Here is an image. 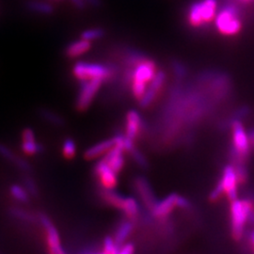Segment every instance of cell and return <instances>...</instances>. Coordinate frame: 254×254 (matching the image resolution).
<instances>
[{"label": "cell", "instance_id": "obj_1", "mask_svg": "<svg viewBox=\"0 0 254 254\" xmlns=\"http://www.w3.org/2000/svg\"><path fill=\"white\" fill-rule=\"evenodd\" d=\"M156 73V65L153 61L141 59L136 62L134 71L131 74V91L136 99H141L147 90L148 84L153 80Z\"/></svg>", "mask_w": 254, "mask_h": 254}, {"label": "cell", "instance_id": "obj_2", "mask_svg": "<svg viewBox=\"0 0 254 254\" xmlns=\"http://www.w3.org/2000/svg\"><path fill=\"white\" fill-rule=\"evenodd\" d=\"M214 21L218 32L223 36H236L242 29L240 11L233 4H227L219 9Z\"/></svg>", "mask_w": 254, "mask_h": 254}, {"label": "cell", "instance_id": "obj_3", "mask_svg": "<svg viewBox=\"0 0 254 254\" xmlns=\"http://www.w3.org/2000/svg\"><path fill=\"white\" fill-rule=\"evenodd\" d=\"M254 210L253 201L248 200H236L231 204V221L232 233L236 240H240L244 234L246 223L249 221L251 213Z\"/></svg>", "mask_w": 254, "mask_h": 254}, {"label": "cell", "instance_id": "obj_4", "mask_svg": "<svg viewBox=\"0 0 254 254\" xmlns=\"http://www.w3.org/2000/svg\"><path fill=\"white\" fill-rule=\"evenodd\" d=\"M73 73L74 77L79 81L92 79H101L105 81L111 76V70L103 64L78 62L73 66Z\"/></svg>", "mask_w": 254, "mask_h": 254}, {"label": "cell", "instance_id": "obj_5", "mask_svg": "<svg viewBox=\"0 0 254 254\" xmlns=\"http://www.w3.org/2000/svg\"><path fill=\"white\" fill-rule=\"evenodd\" d=\"M102 197L105 202L121 210L129 218H136L139 212L138 203L134 198L124 197L113 190H104Z\"/></svg>", "mask_w": 254, "mask_h": 254}, {"label": "cell", "instance_id": "obj_6", "mask_svg": "<svg viewBox=\"0 0 254 254\" xmlns=\"http://www.w3.org/2000/svg\"><path fill=\"white\" fill-rule=\"evenodd\" d=\"M103 83L104 81L101 79L82 81L81 87L76 98V108L78 110H86L91 106Z\"/></svg>", "mask_w": 254, "mask_h": 254}, {"label": "cell", "instance_id": "obj_7", "mask_svg": "<svg viewBox=\"0 0 254 254\" xmlns=\"http://www.w3.org/2000/svg\"><path fill=\"white\" fill-rule=\"evenodd\" d=\"M233 147L239 159H245L250 151V137L247 135L243 125L239 121L233 123Z\"/></svg>", "mask_w": 254, "mask_h": 254}, {"label": "cell", "instance_id": "obj_8", "mask_svg": "<svg viewBox=\"0 0 254 254\" xmlns=\"http://www.w3.org/2000/svg\"><path fill=\"white\" fill-rule=\"evenodd\" d=\"M40 220L46 231V244L49 253L53 254H64L65 251L62 245L61 237L52 221L46 215H42L40 217Z\"/></svg>", "mask_w": 254, "mask_h": 254}, {"label": "cell", "instance_id": "obj_9", "mask_svg": "<svg viewBox=\"0 0 254 254\" xmlns=\"http://www.w3.org/2000/svg\"><path fill=\"white\" fill-rule=\"evenodd\" d=\"M95 174L104 190H114L118 185V173L114 172L103 159L96 164Z\"/></svg>", "mask_w": 254, "mask_h": 254}, {"label": "cell", "instance_id": "obj_10", "mask_svg": "<svg viewBox=\"0 0 254 254\" xmlns=\"http://www.w3.org/2000/svg\"><path fill=\"white\" fill-rule=\"evenodd\" d=\"M222 186L224 193L227 195L228 199L233 201L237 199V184L239 183L236 168L233 166H226L223 170L222 178L219 182Z\"/></svg>", "mask_w": 254, "mask_h": 254}, {"label": "cell", "instance_id": "obj_11", "mask_svg": "<svg viewBox=\"0 0 254 254\" xmlns=\"http://www.w3.org/2000/svg\"><path fill=\"white\" fill-rule=\"evenodd\" d=\"M166 80V74L162 71L157 72L154 75L153 80L150 82L149 86L147 87L145 93L139 100L140 106L143 108L149 107L153 102H154L157 93L161 90L162 86L164 85V82Z\"/></svg>", "mask_w": 254, "mask_h": 254}, {"label": "cell", "instance_id": "obj_12", "mask_svg": "<svg viewBox=\"0 0 254 254\" xmlns=\"http://www.w3.org/2000/svg\"><path fill=\"white\" fill-rule=\"evenodd\" d=\"M135 189L139 199L146 207L153 208L157 200L155 199L154 191L152 190L149 182L144 177H137L135 180Z\"/></svg>", "mask_w": 254, "mask_h": 254}, {"label": "cell", "instance_id": "obj_13", "mask_svg": "<svg viewBox=\"0 0 254 254\" xmlns=\"http://www.w3.org/2000/svg\"><path fill=\"white\" fill-rule=\"evenodd\" d=\"M177 194H170L164 200L156 201L154 207L151 209L152 214L154 217L158 218H163L168 217L173 209L177 207V200H178Z\"/></svg>", "mask_w": 254, "mask_h": 254}, {"label": "cell", "instance_id": "obj_14", "mask_svg": "<svg viewBox=\"0 0 254 254\" xmlns=\"http://www.w3.org/2000/svg\"><path fill=\"white\" fill-rule=\"evenodd\" d=\"M125 152L126 151L123 147L114 144L109 152L105 154L103 160L108 164L114 172L119 173L125 166Z\"/></svg>", "mask_w": 254, "mask_h": 254}, {"label": "cell", "instance_id": "obj_15", "mask_svg": "<svg viewBox=\"0 0 254 254\" xmlns=\"http://www.w3.org/2000/svg\"><path fill=\"white\" fill-rule=\"evenodd\" d=\"M142 121L139 113L136 110H130L126 119V135L129 139L134 140L141 129Z\"/></svg>", "mask_w": 254, "mask_h": 254}, {"label": "cell", "instance_id": "obj_16", "mask_svg": "<svg viewBox=\"0 0 254 254\" xmlns=\"http://www.w3.org/2000/svg\"><path fill=\"white\" fill-rule=\"evenodd\" d=\"M22 151L27 155H34L42 151V147L38 144L34 132L27 128L22 133Z\"/></svg>", "mask_w": 254, "mask_h": 254}, {"label": "cell", "instance_id": "obj_17", "mask_svg": "<svg viewBox=\"0 0 254 254\" xmlns=\"http://www.w3.org/2000/svg\"><path fill=\"white\" fill-rule=\"evenodd\" d=\"M113 146H114L113 137L109 138V139H105V140L100 141L94 145L91 146L90 148H88L84 154L85 158L89 159V160L97 159L107 154Z\"/></svg>", "mask_w": 254, "mask_h": 254}, {"label": "cell", "instance_id": "obj_18", "mask_svg": "<svg viewBox=\"0 0 254 254\" xmlns=\"http://www.w3.org/2000/svg\"><path fill=\"white\" fill-rule=\"evenodd\" d=\"M200 14L204 25L213 22L218 13V1L217 0H200Z\"/></svg>", "mask_w": 254, "mask_h": 254}, {"label": "cell", "instance_id": "obj_19", "mask_svg": "<svg viewBox=\"0 0 254 254\" xmlns=\"http://www.w3.org/2000/svg\"><path fill=\"white\" fill-rule=\"evenodd\" d=\"M91 47V42L80 39L77 41H74L71 43L66 48V55L71 58V59H75L79 58L84 54H86Z\"/></svg>", "mask_w": 254, "mask_h": 254}, {"label": "cell", "instance_id": "obj_20", "mask_svg": "<svg viewBox=\"0 0 254 254\" xmlns=\"http://www.w3.org/2000/svg\"><path fill=\"white\" fill-rule=\"evenodd\" d=\"M0 155H2L9 162L14 164L21 170H24V171L29 170V165L27 164V161L25 159L19 157L18 155L13 154L7 146L0 144Z\"/></svg>", "mask_w": 254, "mask_h": 254}, {"label": "cell", "instance_id": "obj_21", "mask_svg": "<svg viewBox=\"0 0 254 254\" xmlns=\"http://www.w3.org/2000/svg\"><path fill=\"white\" fill-rule=\"evenodd\" d=\"M188 22L192 27H200L204 26L200 14V1L194 2L188 11Z\"/></svg>", "mask_w": 254, "mask_h": 254}, {"label": "cell", "instance_id": "obj_22", "mask_svg": "<svg viewBox=\"0 0 254 254\" xmlns=\"http://www.w3.org/2000/svg\"><path fill=\"white\" fill-rule=\"evenodd\" d=\"M132 230H133V224L129 220L123 221L119 225L118 229L115 233V237H114V239H115V241L118 244L119 247L123 245L124 243H126V240L132 233Z\"/></svg>", "mask_w": 254, "mask_h": 254}, {"label": "cell", "instance_id": "obj_23", "mask_svg": "<svg viewBox=\"0 0 254 254\" xmlns=\"http://www.w3.org/2000/svg\"><path fill=\"white\" fill-rule=\"evenodd\" d=\"M27 7L30 10L42 14H51L54 11V7L51 4L43 1H29Z\"/></svg>", "mask_w": 254, "mask_h": 254}, {"label": "cell", "instance_id": "obj_24", "mask_svg": "<svg viewBox=\"0 0 254 254\" xmlns=\"http://www.w3.org/2000/svg\"><path fill=\"white\" fill-rule=\"evenodd\" d=\"M10 195L20 202H27L29 199V193L27 192L26 188H23L19 185H13L9 189Z\"/></svg>", "mask_w": 254, "mask_h": 254}, {"label": "cell", "instance_id": "obj_25", "mask_svg": "<svg viewBox=\"0 0 254 254\" xmlns=\"http://www.w3.org/2000/svg\"><path fill=\"white\" fill-rule=\"evenodd\" d=\"M105 35V30L102 29L101 27H96V28H89L84 30L81 33V38L84 40L93 42L96 40H99L102 37Z\"/></svg>", "mask_w": 254, "mask_h": 254}, {"label": "cell", "instance_id": "obj_26", "mask_svg": "<svg viewBox=\"0 0 254 254\" xmlns=\"http://www.w3.org/2000/svg\"><path fill=\"white\" fill-rule=\"evenodd\" d=\"M76 154V145L75 142L71 138H67L64 140L63 144V154L67 159H72Z\"/></svg>", "mask_w": 254, "mask_h": 254}, {"label": "cell", "instance_id": "obj_27", "mask_svg": "<svg viewBox=\"0 0 254 254\" xmlns=\"http://www.w3.org/2000/svg\"><path fill=\"white\" fill-rule=\"evenodd\" d=\"M118 244L116 243L115 239L112 237H106L103 244V253L106 254H119Z\"/></svg>", "mask_w": 254, "mask_h": 254}, {"label": "cell", "instance_id": "obj_28", "mask_svg": "<svg viewBox=\"0 0 254 254\" xmlns=\"http://www.w3.org/2000/svg\"><path fill=\"white\" fill-rule=\"evenodd\" d=\"M42 116L46 121L49 122L52 125H55V126H62L64 124L63 118H61L59 115H57L56 113H53L49 110H43L42 111Z\"/></svg>", "mask_w": 254, "mask_h": 254}, {"label": "cell", "instance_id": "obj_29", "mask_svg": "<svg viewBox=\"0 0 254 254\" xmlns=\"http://www.w3.org/2000/svg\"><path fill=\"white\" fill-rule=\"evenodd\" d=\"M129 154H131L133 159L135 160V162H136L138 166H140V167H146V166H147V161H146V158L144 157V155L141 154V153L136 149V147H134V148L129 152Z\"/></svg>", "mask_w": 254, "mask_h": 254}, {"label": "cell", "instance_id": "obj_30", "mask_svg": "<svg viewBox=\"0 0 254 254\" xmlns=\"http://www.w3.org/2000/svg\"><path fill=\"white\" fill-rule=\"evenodd\" d=\"M223 193H224V191L222 189V186L220 183H218V186L215 188V190L211 192L209 199L210 200H217Z\"/></svg>", "mask_w": 254, "mask_h": 254}, {"label": "cell", "instance_id": "obj_31", "mask_svg": "<svg viewBox=\"0 0 254 254\" xmlns=\"http://www.w3.org/2000/svg\"><path fill=\"white\" fill-rule=\"evenodd\" d=\"M135 252V247L131 243H124L119 248V254H131Z\"/></svg>", "mask_w": 254, "mask_h": 254}, {"label": "cell", "instance_id": "obj_32", "mask_svg": "<svg viewBox=\"0 0 254 254\" xmlns=\"http://www.w3.org/2000/svg\"><path fill=\"white\" fill-rule=\"evenodd\" d=\"M12 214L16 217V218H22L24 220H33V218L31 215H29L27 212L23 211V210H20V209H15L12 211Z\"/></svg>", "mask_w": 254, "mask_h": 254}, {"label": "cell", "instance_id": "obj_33", "mask_svg": "<svg viewBox=\"0 0 254 254\" xmlns=\"http://www.w3.org/2000/svg\"><path fill=\"white\" fill-rule=\"evenodd\" d=\"M25 187H26V190H27V192L30 195H36L37 189L36 187H35V183L32 181L30 178H26V180H25Z\"/></svg>", "mask_w": 254, "mask_h": 254}, {"label": "cell", "instance_id": "obj_34", "mask_svg": "<svg viewBox=\"0 0 254 254\" xmlns=\"http://www.w3.org/2000/svg\"><path fill=\"white\" fill-rule=\"evenodd\" d=\"M73 3V6L75 8L79 9H85L87 8V3L84 0H70Z\"/></svg>", "mask_w": 254, "mask_h": 254}, {"label": "cell", "instance_id": "obj_35", "mask_svg": "<svg viewBox=\"0 0 254 254\" xmlns=\"http://www.w3.org/2000/svg\"><path fill=\"white\" fill-rule=\"evenodd\" d=\"M87 4L93 6V7H99L101 6V0H84Z\"/></svg>", "mask_w": 254, "mask_h": 254}, {"label": "cell", "instance_id": "obj_36", "mask_svg": "<svg viewBox=\"0 0 254 254\" xmlns=\"http://www.w3.org/2000/svg\"><path fill=\"white\" fill-rule=\"evenodd\" d=\"M251 241H252L253 245L254 246V231L252 233V235H251Z\"/></svg>", "mask_w": 254, "mask_h": 254}, {"label": "cell", "instance_id": "obj_37", "mask_svg": "<svg viewBox=\"0 0 254 254\" xmlns=\"http://www.w3.org/2000/svg\"><path fill=\"white\" fill-rule=\"evenodd\" d=\"M240 2H242V3H251V2H253L254 0H239Z\"/></svg>", "mask_w": 254, "mask_h": 254}]
</instances>
